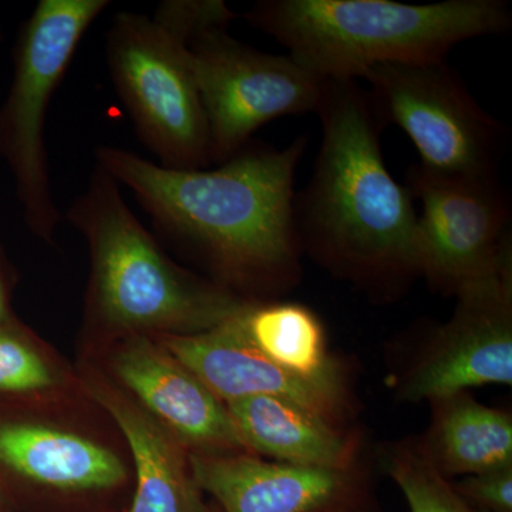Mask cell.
I'll return each instance as SVG.
<instances>
[{
  "label": "cell",
  "mask_w": 512,
  "mask_h": 512,
  "mask_svg": "<svg viewBox=\"0 0 512 512\" xmlns=\"http://www.w3.org/2000/svg\"><path fill=\"white\" fill-rule=\"evenodd\" d=\"M9 319V288L5 272L0 265V326L8 323Z\"/></svg>",
  "instance_id": "7402d4cb"
},
{
  "label": "cell",
  "mask_w": 512,
  "mask_h": 512,
  "mask_svg": "<svg viewBox=\"0 0 512 512\" xmlns=\"http://www.w3.org/2000/svg\"><path fill=\"white\" fill-rule=\"evenodd\" d=\"M0 464L30 483L69 493L109 490L126 478L109 447L36 421H0Z\"/></svg>",
  "instance_id": "5bb4252c"
},
{
  "label": "cell",
  "mask_w": 512,
  "mask_h": 512,
  "mask_svg": "<svg viewBox=\"0 0 512 512\" xmlns=\"http://www.w3.org/2000/svg\"><path fill=\"white\" fill-rule=\"evenodd\" d=\"M0 39H2V33H0Z\"/></svg>",
  "instance_id": "cb8c5ba5"
},
{
  "label": "cell",
  "mask_w": 512,
  "mask_h": 512,
  "mask_svg": "<svg viewBox=\"0 0 512 512\" xmlns=\"http://www.w3.org/2000/svg\"><path fill=\"white\" fill-rule=\"evenodd\" d=\"M456 296L453 316L404 380L402 399L433 402L473 387L512 383V254Z\"/></svg>",
  "instance_id": "30bf717a"
},
{
  "label": "cell",
  "mask_w": 512,
  "mask_h": 512,
  "mask_svg": "<svg viewBox=\"0 0 512 512\" xmlns=\"http://www.w3.org/2000/svg\"><path fill=\"white\" fill-rule=\"evenodd\" d=\"M232 316L205 332L158 336V343L222 403L281 397L332 423L345 400L343 379L309 380L286 372L239 335Z\"/></svg>",
  "instance_id": "4fadbf2b"
},
{
  "label": "cell",
  "mask_w": 512,
  "mask_h": 512,
  "mask_svg": "<svg viewBox=\"0 0 512 512\" xmlns=\"http://www.w3.org/2000/svg\"><path fill=\"white\" fill-rule=\"evenodd\" d=\"M66 218L89 245V316L97 328L126 336L192 335L248 303L175 265L99 167Z\"/></svg>",
  "instance_id": "277c9868"
},
{
  "label": "cell",
  "mask_w": 512,
  "mask_h": 512,
  "mask_svg": "<svg viewBox=\"0 0 512 512\" xmlns=\"http://www.w3.org/2000/svg\"><path fill=\"white\" fill-rule=\"evenodd\" d=\"M128 396L163 424L188 453H248L227 406L150 336L130 335L111 360Z\"/></svg>",
  "instance_id": "8fae6325"
},
{
  "label": "cell",
  "mask_w": 512,
  "mask_h": 512,
  "mask_svg": "<svg viewBox=\"0 0 512 512\" xmlns=\"http://www.w3.org/2000/svg\"><path fill=\"white\" fill-rule=\"evenodd\" d=\"M242 18L326 82H357L383 64L444 62L460 43L512 26L505 0H259Z\"/></svg>",
  "instance_id": "3957f363"
},
{
  "label": "cell",
  "mask_w": 512,
  "mask_h": 512,
  "mask_svg": "<svg viewBox=\"0 0 512 512\" xmlns=\"http://www.w3.org/2000/svg\"><path fill=\"white\" fill-rule=\"evenodd\" d=\"M109 5V0H40L13 49L12 83L0 106V157L15 181L23 221L46 242H53L60 222L45 140L50 101L83 36Z\"/></svg>",
  "instance_id": "5b68a950"
},
{
  "label": "cell",
  "mask_w": 512,
  "mask_h": 512,
  "mask_svg": "<svg viewBox=\"0 0 512 512\" xmlns=\"http://www.w3.org/2000/svg\"><path fill=\"white\" fill-rule=\"evenodd\" d=\"M106 60L137 136L157 164L210 167L207 119L183 35L156 16L120 12L106 33Z\"/></svg>",
  "instance_id": "52a82bcc"
},
{
  "label": "cell",
  "mask_w": 512,
  "mask_h": 512,
  "mask_svg": "<svg viewBox=\"0 0 512 512\" xmlns=\"http://www.w3.org/2000/svg\"><path fill=\"white\" fill-rule=\"evenodd\" d=\"M421 453L444 477L474 476L512 466V417L468 392L433 400Z\"/></svg>",
  "instance_id": "e0dca14e"
},
{
  "label": "cell",
  "mask_w": 512,
  "mask_h": 512,
  "mask_svg": "<svg viewBox=\"0 0 512 512\" xmlns=\"http://www.w3.org/2000/svg\"><path fill=\"white\" fill-rule=\"evenodd\" d=\"M198 490L224 512H362L363 493L350 470L269 463L249 453H188Z\"/></svg>",
  "instance_id": "7c38bea8"
},
{
  "label": "cell",
  "mask_w": 512,
  "mask_h": 512,
  "mask_svg": "<svg viewBox=\"0 0 512 512\" xmlns=\"http://www.w3.org/2000/svg\"><path fill=\"white\" fill-rule=\"evenodd\" d=\"M454 488L470 505L490 512H512V466L467 476Z\"/></svg>",
  "instance_id": "44dd1931"
},
{
  "label": "cell",
  "mask_w": 512,
  "mask_h": 512,
  "mask_svg": "<svg viewBox=\"0 0 512 512\" xmlns=\"http://www.w3.org/2000/svg\"><path fill=\"white\" fill-rule=\"evenodd\" d=\"M191 512H214L210 510V508L207 507V505L204 504V501H202L201 494L198 495L197 498H195L194 505H192V511Z\"/></svg>",
  "instance_id": "603a6c76"
},
{
  "label": "cell",
  "mask_w": 512,
  "mask_h": 512,
  "mask_svg": "<svg viewBox=\"0 0 512 512\" xmlns=\"http://www.w3.org/2000/svg\"><path fill=\"white\" fill-rule=\"evenodd\" d=\"M225 406L247 451L296 466L352 468L355 441L299 404L281 397L254 396Z\"/></svg>",
  "instance_id": "2e32d148"
},
{
  "label": "cell",
  "mask_w": 512,
  "mask_h": 512,
  "mask_svg": "<svg viewBox=\"0 0 512 512\" xmlns=\"http://www.w3.org/2000/svg\"><path fill=\"white\" fill-rule=\"evenodd\" d=\"M87 390L126 437L136 467V493L124 512H191L201 494L191 477L188 453L121 387L87 379Z\"/></svg>",
  "instance_id": "9a60e30c"
},
{
  "label": "cell",
  "mask_w": 512,
  "mask_h": 512,
  "mask_svg": "<svg viewBox=\"0 0 512 512\" xmlns=\"http://www.w3.org/2000/svg\"><path fill=\"white\" fill-rule=\"evenodd\" d=\"M306 144L305 136L284 148L252 140L215 168L191 170L107 144L94 157L96 167L133 192L158 231L200 255L220 276L218 285L235 295V288H279L298 271L293 204Z\"/></svg>",
  "instance_id": "6da1fadb"
},
{
  "label": "cell",
  "mask_w": 512,
  "mask_h": 512,
  "mask_svg": "<svg viewBox=\"0 0 512 512\" xmlns=\"http://www.w3.org/2000/svg\"><path fill=\"white\" fill-rule=\"evenodd\" d=\"M316 114L322 141L311 180L296 192L299 244L362 279L417 274V215L386 161L383 124L357 82H326Z\"/></svg>",
  "instance_id": "7a4b0ae2"
},
{
  "label": "cell",
  "mask_w": 512,
  "mask_h": 512,
  "mask_svg": "<svg viewBox=\"0 0 512 512\" xmlns=\"http://www.w3.org/2000/svg\"><path fill=\"white\" fill-rule=\"evenodd\" d=\"M362 79L383 126L406 133L421 167L450 175H498L507 131L446 60L383 64Z\"/></svg>",
  "instance_id": "ba28073f"
},
{
  "label": "cell",
  "mask_w": 512,
  "mask_h": 512,
  "mask_svg": "<svg viewBox=\"0 0 512 512\" xmlns=\"http://www.w3.org/2000/svg\"><path fill=\"white\" fill-rule=\"evenodd\" d=\"M386 466L410 512H477L427 460L419 446L394 448Z\"/></svg>",
  "instance_id": "d6986e66"
},
{
  "label": "cell",
  "mask_w": 512,
  "mask_h": 512,
  "mask_svg": "<svg viewBox=\"0 0 512 512\" xmlns=\"http://www.w3.org/2000/svg\"><path fill=\"white\" fill-rule=\"evenodd\" d=\"M60 384L55 365L28 338L0 326V393L47 394Z\"/></svg>",
  "instance_id": "ffe728a7"
},
{
  "label": "cell",
  "mask_w": 512,
  "mask_h": 512,
  "mask_svg": "<svg viewBox=\"0 0 512 512\" xmlns=\"http://www.w3.org/2000/svg\"><path fill=\"white\" fill-rule=\"evenodd\" d=\"M417 215V274L457 295L511 254V200L498 175H450L414 164L407 171Z\"/></svg>",
  "instance_id": "9c48e42d"
},
{
  "label": "cell",
  "mask_w": 512,
  "mask_h": 512,
  "mask_svg": "<svg viewBox=\"0 0 512 512\" xmlns=\"http://www.w3.org/2000/svg\"><path fill=\"white\" fill-rule=\"evenodd\" d=\"M232 322L252 348L286 372L309 380L342 379L338 362L328 355L322 323L301 303L248 302Z\"/></svg>",
  "instance_id": "ac0fdd59"
},
{
  "label": "cell",
  "mask_w": 512,
  "mask_h": 512,
  "mask_svg": "<svg viewBox=\"0 0 512 512\" xmlns=\"http://www.w3.org/2000/svg\"><path fill=\"white\" fill-rule=\"evenodd\" d=\"M235 19L227 3L211 0L184 37L215 165L238 154L265 124L316 113L326 84L292 56L271 55L229 35Z\"/></svg>",
  "instance_id": "8992f818"
}]
</instances>
